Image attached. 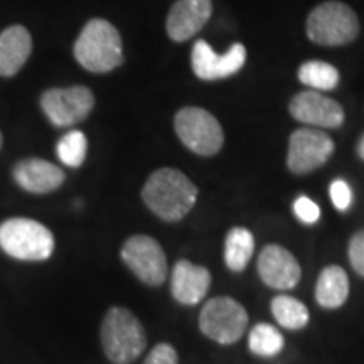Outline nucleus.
<instances>
[{
    "mask_svg": "<svg viewBox=\"0 0 364 364\" xmlns=\"http://www.w3.org/2000/svg\"><path fill=\"white\" fill-rule=\"evenodd\" d=\"M142 199L154 215L174 223L194 208L198 188L184 172L166 167L150 174L142 189Z\"/></svg>",
    "mask_w": 364,
    "mask_h": 364,
    "instance_id": "nucleus-1",
    "label": "nucleus"
},
{
    "mask_svg": "<svg viewBox=\"0 0 364 364\" xmlns=\"http://www.w3.org/2000/svg\"><path fill=\"white\" fill-rule=\"evenodd\" d=\"M75 58L91 73L117 70L124 63V46L117 27L105 19L90 21L76 39Z\"/></svg>",
    "mask_w": 364,
    "mask_h": 364,
    "instance_id": "nucleus-2",
    "label": "nucleus"
},
{
    "mask_svg": "<svg viewBox=\"0 0 364 364\" xmlns=\"http://www.w3.org/2000/svg\"><path fill=\"white\" fill-rule=\"evenodd\" d=\"M102 344L113 364H130L147 348V334L129 309L112 307L102 322Z\"/></svg>",
    "mask_w": 364,
    "mask_h": 364,
    "instance_id": "nucleus-3",
    "label": "nucleus"
},
{
    "mask_svg": "<svg viewBox=\"0 0 364 364\" xmlns=\"http://www.w3.org/2000/svg\"><path fill=\"white\" fill-rule=\"evenodd\" d=\"M0 248L17 260L43 262L54 252V236L39 221L12 218L0 225Z\"/></svg>",
    "mask_w": 364,
    "mask_h": 364,
    "instance_id": "nucleus-4",
    "label": "nucleus"
},
{
    "mask_svg": "<svg viewBox=\"0 0 364 364\" xmlns=\"http://www.w3.org/2000/svg\"><path fill=\"white\" fill-rule=\"evenodd\" d=\"M359 34L356 12L343 2H324L314 9L307 19V36L321 46H344Z\"/></svg>",
    "mask_w": 364,
    "mask_h": 364,
    "instance_id": "nucleus-5",
    "label": "nucleus"
},
{
    "mask_svg": "<svg viewBox=\"0 0 364 364\" xmlns=\"http://www.w3.org/2000/svg\"><path fill=\"white\" fill-rule=\"evenodd\" d=\"M174 127L181 142L198 156H215L225 142L220 122L204 108H182L174 118Z\"/></svg>",
    "mask_w": 364,
    "mask_h": 364,
    "instance_id": "nucleus-6",
    "label": "nucleus"
},
{
    "mask_svg": "<svg viewBox=\"0 0 364 364\" xmlns=\"http://www.w3.org/2000/svg\"><path fill=\"white\" fill-rule=\"evenodd\" d=\"M203 334L220 344H235L248 327L247 309L231 297H216L204 304L199 314Z\"/></svg>",
    "mask_w": 364,
    "mask_h": 364,
    "instance_id": "nucleus-7",
    "label": "nucleus"
},
{
    "mask_svg": "<svg viewBox=\"0 0 364 364\" xmlns=\"http://www.w3.org/2000/svg\"><path fill=\"white\" fill-rule=\"evenodd\" d=\"M122 260L144 284L159 287L166 282L167 258L157 240L135 235L122 247Z\"/></svg>",
    "mask_w": 364,
    "mask_h": 364,
    "instance_id": "nucleus-8",
    "label": "nucleus"
},
{
    "mask_svg": "<svg viewBox=\"0 0 364 364\" xmlns=\"http://www.w3.org/2000/svg\"><path fill=\"white\" fill-rule=\"evenodd\" d=\"M95 107V97L86 86L48 90L41 97L44 115L56 127H71L85 120Z\"/></svg>",
    "mask_w": 364,
    "mask_h": 364,
    "instance_id": "nucleus-9",
    "label": "nucleus"
},
{
    "mask_svg": "<svg viewBox=\"0 0 364 364\" xmlns=\"http://www.w3.org/2000/svg\"><path fill=\"white\" fill-rule=\"evenodd\" d=\"M334 154V142L324 132L300 129L290 135L287 166L294 174H309L329 161Z\"/></svg>",
    "mask_w": 364,
    "mask_h": 364,
    "instance_id": "nucleus-10",
    "label": "nucleus"
},
{
    "mask_svg": "<svg viewBox=\"0 0 364 364\" xmlns=\"http://www.w3.org/2000/svg\"><path fill=\"white\" fill-rule=\"evenodd\" d=\"M247 61V49L243 44H233L225 54H216L206 41H198L191 53L193 71L199 80L215 81L233 76Z\"/></svg>",
    "mask_w": 364,
    "mask_h": 364,
    "instance_id": "nucleus-11",
    "label": "nucleus"
},
{
    "mask_svg": "<svg viewBox=\"0 0 364 364\" xmlns=\"http://www.w3.org/2000/svg\"><path fill=\"white\" fill-rule=\"evenodd\" d=\"M290 115L306 125L322 129H339L344 124L343 107L317 91H302L295 95L289 105Z\"/></svg>",
    "mask_w": 364,
    "mask_h": 364,
    "instance_id": "nucleus-12",
    "label": "nucleus"
},
{
    "mask_svg": "<svg viewBox=\"0 0 364 364\" xmlns=\"http://www.w3.org/2000/svg\"><path fill=\"white\" fill-rule=\"evenodd\" d=\"M257 267L263 284L277 290L294 289L302 277L297 258L280 245H268L263 248Z\"/></svg>",
    "mask_w": 364,
    "mask_h": 364,
    "instance_id": "nucleus-13",
    "label": "nucleus"
},
{
    "mask_svg": "<svg viewBox=\"0 0 364 364\" xmlns=\"http://www.w3.org/2000/svg\"><path fill=\"white\" fill-rule=\"evenodd\" d=\"M211 14V0H177L167 17V34L176 43H184L206 26Z\"/></svg>",
    "mask_w": 364,
    "mask_h": 364,
    "instance_id": "nucleus-14",
    "label": "nucleus"
},
{
    "mask_svg": "<svg viewBox=\"0 0 364 364\" xmlns=\"http://www.w3.org/2000/svg\"><path fill=\"white\" fill-rule=\"evenodd\" d=\"M211 275L208 268L196 265L188 260L176 263L171 277V292L182 306H196L206 297Z\"/></svg>",
    "mask_w": 364,
    "mask_h": 364,
    "instance_id": "nucleus-15",
    "label": "nucleus"
},
{
    "mask_svg": "<svg viewBox=\"0 0 364 364\" xmlns=\"http://www.w3.org/2000/svg\"><path fill=\"white\" fill-rule=\"evenodd\" d=\"M66 176L63 169L44 159H26L14 167V181L27 193L48 194L61 188Z\"/></svg>",
    "mask_w": 364,
    "mask_h": 364,
    "instance_id": "nucleus-16",
    "label": "nucleus"
},
{
    "mask_svg": "<svg viewBox=\"0 0 364 364\" xmlns=\"http://www.w3.org/2000/svg\"><path fill=\"white\" fill-rule=\"evenodd\" d=\"M33 51V39L24 26H11L0 34V76L11 78L26 65Z\"/></svg>",
    "mask_w": 364,
    "mask_h": 364,
    "instance_id": "nucleus-17",
    "label": "nucleus"
},
{
    "mask_svg": "<svg viewBox=\"0 0 364 364\" xmlns=\"http://www.w3.org/2000/svg\"><path fill=\"white\" fill-rule=\"evenodd\" d=\"M349 297V277L343 268L331 265L321 272L317 279L316 299L324 309H339Z\"/></svg>",
    "mask_w": 364,
    "mask_h": 364,
    "instance_id": "nucleus-18",
    "label": "nucleus"
},
{
    "mask_svg": "<svg viewBox=\"0 0 364 364\" xmlns=\"http://www.w3.org/2000/svg\"><path fill=\"white\" fill-rule=\"evenodd\" d=\"M255 252V238L247 228H231L225 240V262L233 272L247 268Z\"/></svg>",
    "mask_w": 364,
    "mask_h": 364,
    "instance_id": "nucleus-19",
    "label": "nucleus"
},
{
    "mask_svg": "<svg viewBox=\"0 0 364 364\" xmlns=\"http://www.w3.org/2000/svg\"><path fill=\"white\" fill-rule=\"evenodd\" d=\"M272 314L285 329H304L309 324V309L289 295H279L272 300Z\"/></svg>",
    "mask_w": 364,
    "mask_h": 364,
    "instance_id": "nucleus-20",
    "label": "nucleus"
},
{
    "mask_svg": "<svg viewBox=\"0 0 364 364\" xmlns=\"http://www.w3.org/2000/svg\"><path fill=\"white\" fill-rule=\"evenodd\" d=\"M299 80L314 91H331L339 85V71L329 63L307 61L299 68Z\"/></svg>",
    "mask_w": 364,
    "mask_h": 364,
    "instance_id": "nucleus-21",
    "label": "nucleus"
},
{
    "mask_svg": "<svg viewBox=\"0 0 364 364\" xmlns=\"http://www.w3.org/2000/svg\"><path fill=\"white\" fill-rule=\"evenodd\" d=\"M248 346L250 351L257 354V356L272 358L277 356L284 349L285 341L277 327L262 322V324L255 326L250 332Z\"/></svg>",
    "mask_w": 364,
    "mask_h": 364,
    "instance_id": "nucleus-22",
    "label": "nucleus"
},
{
    "mask_svg": "<svg viewBox=\"0 0 364 364\" xmlns=\"http://www.w3.org/2000/svg\"><path fill=\"white\" fill-rule=\"evenodd\" d=\"M86 152H88V140L83 132L71 130L61 136L56 145V154L59 161L70 167H80L85 162Z\"/></svg>",
    "mask_w": 364,
    "mask_h": 364,
    "instance_id": "nucleus-23",
    "label": "nucleus"
},
{
    "mask_svg": "<svg viewBox=\"0 0 364 364\" xmlns=\"http://www.w3.org/2000/svg\"><path fill=\"white\" fill-rule=\"evenodd\" d=\"M294 213L297 216V220L306 223V225H314L321 218V209L307 196H300V198L295 199Z\"/></svg>",
    "mask_w": 364,
    "mask_h": 364,
    "instance_id": "nucleus-24",
    "label": "nucleus"
},
{
    "mask_svg": "<svg viewBox=\"0 0 364 364\" xmlns=\"http://www.w3.org/2000/svg\"><path fill=\"white\" fill-rule=\"evenodd\" d=\"M329 194L332 199V204L339 209V211H348L349 206L353 203V193L349 184L343 179H336L332 181L331 188H329Z\"/></svg>",
    "mask_w": 364,
    "mask_h": 364,
    "instance_id": "nucleus-25",
    "label": "nucleus"
},
{
    "mask_svg": "<svg viewBox=\"0 0 364 364\" xmlns=\"http://www.w3.org/2000/svg\"><path fill=\"white\" fill-rule=\"evenodd\" d=\"M349 262L356 273L364 277V230L358 231L349 241Z\"/></svg>",
    "mask_w": 364,
    "mask_h": 364,
    "instance_id": "nucleus-26",
    "label": "nucleus"
},
{
    "mask_svg": "<svg viewBox=\"0 0 364 364\" xmlns=\"http://www.w3.org/2000/svg\"><path fill=\"white\" fill-rule=\"evenodd\" d=\"M179 358H177V351L171 344H157L149 356L145 358L144 364H177Z\"/></svg>",
    "mask_w": 364,
    "mask_h": 364,
    "instance_id": "nucleus-27",
    "label": "nucleus"
},
{
    "mask_svg": "<svg viewBox=\"0 0 364 364\" xmlns=\"http://www.w3.org/2000/svg\"><path fill=\"white\" fill-rule=\"evenodd\" d=\"M358 156L364 161V135L361 136V140H359V144H358Z\"/></svg>",
    "mask_w": 364,
    "mask_h": 364,
    "instance_id": "nucleus-28",
    "label": "nucleus"
},
{
    "mask_svg": "<svg viewBox=\"0 0 364 364\" xmlns=\"http://www.w3.org/2000/svg\"><path fill=\"white\" fill-rule=\"evenodd\" d=\"M0 147H2V134H0Z\"/></svg>",
    "mask_w": 364,
    "mask_h": 364,
    "instance_id": "nucleus-29",
    "label": "nucleus"
}]
</instances>
